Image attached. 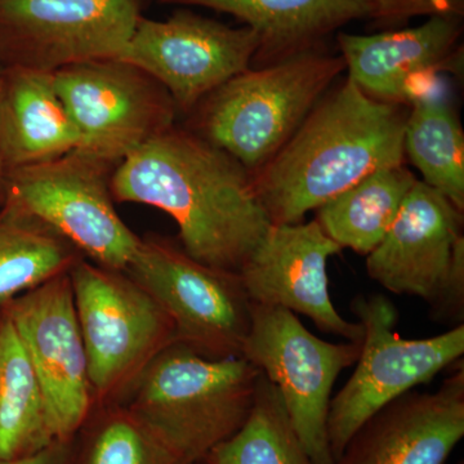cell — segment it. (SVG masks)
Returning a JSON list of instances; mask_svg holds the SVG:
<instances>
[{"mask_svg": "<svg viewBox=\"0 0 464 464\" xmlns=\"http://www.w3.org/2000/svg\"><path fill=\"white\" fill-rule=\"evenodd\" d=\"M110 188L118 203L145 204L172 217L182 249L218 270L239 273L271 227L248 170L176 125L121 160Z\"/></svg>", "mask_w": 464, "mask_h": 464, "instance_id": "obj_1", "label": "cell"}, {"mask_svg": "<svg viewBox=\"0 0 464 464\" xmlns=\"http://www.w3.org/2000/svg\"><path fill=\"white\" fill-rule=\"evenodd\" d=\"M404 105L350 79L328 92L285 145L250 173L271 225H292L382 168L404 161Z\"/></svg>", "mask_w": 464, "mask_h": 464, "instance_id": "obj_2", "label": "cell"}, {"mask_svg": "<svg viewBox=\"0 0 464 464\" xmlns=\"http://www.w3.org/2000/svg\"><path fill=\"white\" fill-rule=\"evenodd\" d=\"M261 377L244 357L208 359L174 342L137 375L119 405L188 462L200 463L246 422Z\"/></svg>", "mask_w": 464, "mask_h": 464, "instance_id": "obj_3", "label": "cell"}, {"mask_svg": "<svg viewBox=\"0 0 464 464\" xmlns=\"http://www.w3.org/2000/svg\"><path fill=\"white\" fill-rule=\"evenodd\" d=\"M346 72L322 47L250 67L195 106L186 130L224 150L249 173L265 166Z\"/></svg>", "mask_w": 464, "mask_h": 464, "instance_id": "obj_4", "label": "cell"}, {"mask_svg": "<svg viewBox=\"0 0 464 464\" xmlns=\"http://www.w3.org/2000/svg\"><path fill=\"white\" fill-rule=\"evenodd\" d=\"M351 311L364 329L356 368L331 400L328 436L340 458L353 433L384 406L463 362L464 325L422 340L395 332L399 311L383 295H357Z\"/></svg>", "mask_w": 464, "mask_h": 464, "instance_id": "obj_5", "label": "cell"}, {"mask_svg": "<svg viewBox=\"0 0 464 464\" xmlns=\"http://www.w3.org/2000/svg\"><path fill=\"white\" fill-rule=\"evenodd\" d=\"M69 275L94 401L109 404L123 398L145 366L176 342L174 326L124 271L82 258Z\"/></svg>", "mask_w": 464, "mask_h": 464, "instance_id": "obj_6", "label": "cell"}, {"mask_svg": "<svg viewBox=\"0 0 464 464\" xmlns=\"http://www.w3.org/2000/svg\"><path fill=\"white\" fill-rule=\"evenodd\" d=\"M116 166L76 149L11 170L5 201L25 210L93 264L125 271L141 240L116 212L110 181Z\"/></svg>", "mask_w": 464, "mask_h": 464, "instance_id": "obj_7", "label": "cell"}, {"mask_svg": "<svg viewBox=\"0 0 464 464\" xmlns=\"http://www.w3.org/2000/svg\"><path fill=\"white\" fill-rule=\"evenodd\" d=\"M362 342L332 343L286 308L253 304L241 357L279 391L292 426L315 464H334L328 436L333 386L356 364Z\"/></svg>", "mask_w": 464, "mask_h": 464, "instance_id": "obj_8", "label": "cell"}, {"mask_svg": "<svg viewBox=\"0 0 464 464\" xmlns=\"http://www.w3.org/2000/svg\"><path fill=\"white\" fill-rule=\"evenodd\" d=\"M124 273L167 314L176 342L208 359L241 356L253 304L239 274L209 267L157 237L141 240Z\"/></svg>", "mask_w": 464, "mask_h": 464, "instance_id": "obj_9", "label": "cell"}, {"mask_svg": "<svg viewBox=\"0 0 464 464\" xmlns=\"http://www.w3.org/2000/svg\"><path fill=\"white\" fill-rule=\"evenodd\" d=\"M53 81L78 149L114 166L176 125L179 110L166 88L118 58L65 67Z\"/></svg>", "mask_w": 464, "mask_h": 464, "instance_id": "obj_10", "label": "cell"}, {"mask_svg": "<svg viewBox=\"0 0 464 464\" xmlns=\"http://www.w3.org/2000/svg\"><path fill=\"white\" fill-rule=\"evenodd\" d=\"M141 16V0H0V54L51 74L118 58Z\"/></svg>", "mask_w": 464, "mask_h": 464, "instance_id": "obj_11", "label": "cell"}, {"mask_svg": "<svg viewBox=\"0 0 464 464\" xmlns=\"http://www.w3.org/2000/svg\"><path fill=\"white\" fill-rule=\"evenodd\" d=\"M258 48L249 27L182 8L163 21L141 16L118 60L163 85L179 112L188 115L210 92L250 69Z\"/></svg>", "mask_w": 464, "mask_h": 464, "instance_id": "obj_12", "label": "cell"}, {"mask_svg": "<svg viewBox=\"0 0 464 464\" xmlns=\"http://www.w3.org/2000/svg\"><path fill=\"white\" fill-rule=\"evenodd\" d=\"M5 315L38 377L54 436L74 439L96 401L69 273L14 299Z\"/></svg>", "mask_w": 464, "mask_h": 464, "instance_id": "obj_13", "label": "cell"}, {"mask_svg": "<svg viewBox=\"0 0 464 464\" xmlns=\"http://www.w3.org/2000/svg\"><path fill=\"white\" fill-rule=\"evenodd\" d=\"M341 250L316 219L271 225L237 274L252 304L286 308L326 334L362 342V324L344 319L329 293L328 262Z\"/></svg>", "mask_w": 464, "mask_h": 464, "instance_id": "obj_14", "label": "cell"}, {"mask_svg": "<svg viewBox=\"0 0 464 464\" xmlns=\"http://www.w3.org/2000/svg\"><path fill=\"white\" fill-rule=\"evenodd\" d=\"M462 18L429 17L422 25L374 35L338 33L347 78L368 96L396 105L435 88L441 72L463 66Z\"/></svg>", "mask_w": 464, "mask_h": 464, "instance_id": "obj_15", "label": "cell"}, {"mask_svg": "<svg viewBox=\"0 0 464 464\" xmlns=\"http://www.w3.org/2000/svg\"><path fill=\"white\" fill-rule=\"evenodd\" d=\"M463 215L417 179L386 237L366 256L369 277L393 295L429 304L464 248Z\"/></svg>", "mask_w": 464, "mask_h": 464, "instance_id": "obj_16", "label": "cell"}, {"mask_svg": "<svg viewBox=\"0 0 464 464\" xmlns=\"http://www.w3.org/2000/svg\"><path fill=\"white\" fill-rule=\"evenodd\" d=\"M463 436L462 362L438 390L411 391L381 409L334 464H447Z\"/></svg>", "mask_w": 464, "mask_h": 464, "instance_id": "obj_17", "label": "cell"}, {"mask_svg": "<svg viewBox=\"0 0 464 464\" xmlns=\"http://www.w3.org/2000/svg\"><path fill=\"white\" fill-rule=\"evenodd\" d=\"M78 148V130L58 94L53 74L2 67L0 155L7 174Z\"/></svg>", "mask_w": 464, "mask_h": 464, "instance_id": "obj_18", "label": "cell"}, {"mask_svg": "<svg viewBox=\"0 0 464 464\" xmlns=\"http://www.w3.org/2000/svg\"><path fill=\"white\" fill-rule=\"evenodd\" d=\"M231 14L257 34L252 67L322 47L324 39L353 21L368 18L365 0H155Z\"/></svg>", "mask_w": 464, "mask_h": 464, "instance_id": "obj_19", "label": "cell"}, {"mask_svg": "<svg viewBox=\"0 0 464 464\" xmlns=\"http://www.w3.org/2000/svg\"><path fill=\"white\" fill-rule=\"evenodd\" d=\"M415 182L404 163L382 168L323 204L316 221L342 249L368 256L386 237Z\"/></svg>", "mask_w": 464, "mask_h": 464, "instance_id": "obj_20", "label": "cell"}, {"mask_svg": "<svg viewBox=\"0 0 464 464\" xmlns=\"http://www.w3.org/2000/svg\"><path fill=\"white\" fill-rule=\"evenodd\" d=\"M57 441L38 377L7 315L0 320V460Z\"/></svg>", "mask_w": 464, "mask_h": 464, "instance_id": "obj_21", "label": "cell"}, {"mask_svg": "<svg viewBox=\"0 0 464 464\" xmlns=\"http://www.w3.org/2000/svg\"><path fill=\"white\" fill-rule=\"evenodd\" d=\"M404 154L435 188L464 213V133L456 110L438 90L411 102L404 130Z\"/></svg>", "mask_w": 464, "mask_h": 464, "instance_id": "obj_22", "label": "cell"}, {"mask_svg": "<svg viewBox=\"0 0 464 464\" xmlns=\"http://www.w3.org/2000/svg\"><path fill=\"white\" fill-rule=\"evenodd\" d=\"M84 258L56 231L5 201L0 215V306H7Z\"/></svg>", "mask_w": 464, "mask_h": 464, "instance_id": "obj_23", "label": "cell"}, {"mask_svg": "<svg viewBox=\"0 0 464 464\" xmlns=\"http://www.w3.org/2000/svg\"><path fill=\"white\" fill-rule=\"evenodd\" d=\"M203 464H315L290 422L282 396L262 374L248 420Z\"/></svg>", "mask_w": 464, "mask_h": 464, "instance_id": "obj_24", "label": "cell"}, {"mask_svg": "<svg viewBox=\"0 0 464 464\" xmlns=\"http://www.w3.org/2000/svg\"><path fill=\"white\" fill-rule=\"evenodd\" d=\"M72 464H191L124 406L92 411L74 438Z\"/></svg>", "mask_w": 464, "mask_h": 464, "instance_id": "obj_25", "label": "cell"}, {"mask_svg": "<svg viewBox=\"0 0 464 464\" xmlns=\"http://www.w3.org/2000/svg\"><path fill=\"white\" fill-rule=\"evenodd\" d=\"M368 18L381 26H398L413 17L464 16V0H365Z\"/></svg>", "mask_w": 464, "mask_h": 464, "instance_id": "obj_26", "label": "cell"}, {"mask_svg": "<svg viewBox=\"0 0 464 464\" xmlns=\"http://www.w3.org/2000/svg\"><path fill=\"white\" fill-rule=\"evenodd\" d=\"M429 304L433 322L450 328L464 325V248L457 253L450 271Z\"/></svg>", "mask_w": 464, "mask_h": 464, "instance_id": "obj_27", "label": "cell"}, {"mask_svg": "<svg viewBox=\"0 0 464 464\" xmlns=\"http://www.w3.org/2000/svg\"><path fill=\"white\" fill-rule=\"evenodd\" d=\"M72 460H74V439L57 440L30 456L0 460V464H72Z\"/></svg>", "mask_w": 464, "mask_h": 464, "instance_id": "obj_28", "label": "cell"}, {"mask_svg": "<svg viewBox=\"0 0 464 464\" xmlns=\"http://www.w3.org/2000/svg\"><path fill=\"white\" fill-rule=\"evenodd\" d=\"M0 74H2V67H0ZM5 181H7V170L3 164L2 155H0V192H5Z\"/></svg>", "mask_w": 464, "mask_h": 464, "instance_id": "obj_29", "label": "cell"}, {"mask_svg": "<svg viewBox=\"0 0 464 464\" xmlns=\"http://www.w3.org/2000/svg\"><path fill=\"white\" fill-rule=\"evenodd\" d=\"M195 464H203V463H195Z\"/></svg>", "mask_w": 464, "mask_h": 464, "instance_id": "obj_30", "label": "cell"}, {"mask_svg": "<svg viewBox=\"0 0 464 464\" xmlns=\"http://www.w3.org/2000/svg\"><path fill=\"white\" fill-rule=\"evenodd\" d=\"M459 464H463V462H460Z\"/></svg>", "mask_w": 464, "mask_h": 464, "instance_id": "obj_31", "label": "cell"}]
</instances>
